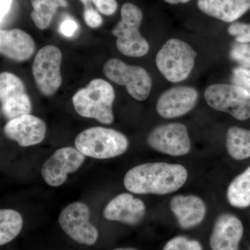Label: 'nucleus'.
Here are the masks:
<instances>
[{
	"label": "nucleus",
	"instance_id": "obj_1",
	"mask_svg": "<svg viewBox=\"0 0 250 250\" xmlns=\"http://www.w3.org/2000/svg\"><path fill=\"white\" fill-rule=\"evenodd\" d=\"M187 178L188 172L183 166L147 163L128 171L125 176L124 186L126 190L135 194L164 195L178 190Z\"/></svg>",
	"mask_w": 250,
	"mask_h": 250
},
{
	"label": "nucleus",
	"instance_id": "obj_2",
	"mask_svg": "<svg viewBox=\"0 0 250 250\" xmlns=\"http://www.w3.org/2000/svg\"><path fill=\"white\" fill-rule=\"evenodd\" d=\"M115 98L113 86L103 79L98 78L79 90L72 97V103L80 116L110 125L114 120L112 107Z\"/></svg>",
	"mask_w": 250,
	"mask_h": 250
},
{
	"label": "nucleus",
	"instance_id": "obj_3",
	"mask_svg": "<svg viewBox=\"0 0 250 250\" xmlns=\"http://www.w3.org/2000/svg\"><path fill=\"white\" fill-rule=\"evenodd\" d=\"M75 147L83 155L98 159L117 157L126 152L129 141L123 133L103 126H95L77 135Z\"/></svg>",
	"mask_w": 250,
	"mask_h": 250
},
{
	"label": "nucleus",
	"instance_id": "obj_4",
	"mask_svg": "<svg viewBox=\"0 0 250 250\" xmlns=\"http://www.w3.org/2000/svg\"><path fill=\"white\" fill-rule=\"evenodd\" d=\"M197 57V52L185 41L171 39L156 54V65L168 82L179 83L190 75Z\"/></svg>",
	"mask_w": 250,
	"mask_h": 250
},
{
	"label": "nucleus",
	"instance_id": "obj_5",
	"mask_svg": "<svg viewBox=\"0 0 250 250\" xmlns=\"http://www.w3.org/2000/svg\"><path fill=\"white\" fill-rule=\"evenodd\" d=\"M143 18L142 11L136 5L126 3L122 6L121 21L112 34L117 38L118 51L126 57H141L149 52V43L139 31Z\"/></svg>",
	"mask_w": 250,
	"mask_h": 250
},
{
	"label": "nucleus",
	"instance_id": "obj_6",
	"mask_svg": "<svg viewBox=\"0 0 250 250\" xmlns=\"http://www.w3.org/2000/svg\"><path fill=\"white\" fill-rule=\"evenodd\" d=\"M207 104L216 111L229 113L238 121L250 118V93L235 84L215 83L205 92Z\"/></svg>",
	"mask_w": 250,
	"mask_h": 250
},
{
	"label": "nucleus",
	"instance_id": "obj_7",
	"mask_svg": "<svg viewBox=\"0 0 250 250\" xmlns=\"http://www.w3.org/2000/svg\"><path fill=\"white\" fill-rule=\"evenodd\" d=\"M104 73L116 84L126 87L128 93L138 101H145L152 90V79L142 67L125 63L118 59L105 62Z\"/></svg>",
	"mask_w": 250,
	"mask_h": 250
},
{
	"label": "nucleus",
	"instance_id": "obj_8",
	"mask_svg": "<svg viewBox=\"0 0 250 250\" xmlns=\"http://www.w3.org/2000/svg\"><path fill=\"white\" fill-rule=\"evenodd\" d=\"M62 52L56 46L46 45L36 54L32 65L33 77L38 89L45 96H52L62 85Z\"/></svg>",
	"mask_w": 250,
	"mask_h": 250
},
{
	"label": "nucleus",
	"instance_id": "obj_9",
	"mask_svg": "<svg viewBox=\"0 0 250 250\" xmlns=\"http://www.w3.org/2000/svg\"><path fill=\"white\" fill-rule=\"evenodd\" d=\"M90 209L83 202H76L67 206L61 212L59 223L67 236L73 241L93 246L98 241V229L90 222Z\"/></svg>",
	"mask_w": 250,
	"mask_h": 250
},
{
	"label": "nucleus",
	"instance_id": "obj_10",
	"mask_svg": "<svg viewBox=\"0 0 250 250\" xmlns=\"http://www.w3.org/2000/svg\"><path fill=\"white\" fill-rule=\"evenodd\" d=\"M147 143L156 152L172 156L186 155L191 149L187 127L178 123L156 126L148 134Z\"/></svg>",
	"mask_w": 250,
	"mask_h": 250
},
{
	"label": "nucleus",
	"instance_id": "obj_11",
	"mask_svg": "<svg viewBox=\"0 0 250 250\" xmlns=\"http://www.w3.org/2000/svg\"><path fill=\"white\" fill-rule=\"evenodd\" d=\"M0 99L1 113L8 121L30 114L31 100L24 83L11 72L0 75Z\"/></svg>",
	"mask_w": 250,
	"mask_h": 250
},
{
	"label": "nucleus",
	"instance_id": "obj_12",
	"mask_svg": "<svg viewBox=\"0 0 250 250\" xmlns=\"http://www.w3.org/2000/svg\"><path fill=\"white\" fill-rule=\"evenodd\" d=\"M85 156L77 148L65 147L57 149L41 168L42 178L47 185L58 187L65 183L67 175L80 168Z\"/></svg>",
	"mask_w": 250,
	"mask_h": 250
},
{
	"label": "nucleus",
	"instance_id": "obj_13",
	"mask_svg": "<svg viewBox=\"0 0 250 250\" xmlns=\"http://www.w3.org/2000/svg\"><path fill=\"white\" fill-rule=\"evenodd\" d=\"M198 100V91L193 87H172L165 90L158 99L156 111L166 119L179 118L191 111L196 106Z\"/></svg>",
	"mask_w": 250,
	"mask_h": 250
},
{
	"label": "nucleus",
	"instance_id": "obj_14",
	"mask_svg": "<svg viewBox=\"0 0 250 250\" xmlns=\"http://www.w3.org/2000/svg\"><path fill=\"white\" fill-rule=\"evenodd\" d=\"M46 131L43 121L31 114L10 120L4 127L5 136L16 141L21 147L39 144L45 139Z\"/></svg>",
	"mask_w": 250,
	"mask_h": 250
},
{
	"label": "nucleus",
	"instance_id": "obj_15",
	"mask_svg": "<svg viewBox=\"0 0 250 250\" xmlns=\"http://www.w3.org/2000/svg\"><path fill=\"white\" fill-rule=\"evenodd\" d=\"M243 225L240 219L231 213L219 215L210 236L211 250H238L243 236Z\"/></svg>",
	"mask_w": 250,
	"mask_h": 250
},
{
	"label": "nucleus",
	"instance_id": "obj_16",
	"mask_svg": "<svg viewBox=\"0 0 250 250\" xmlns=\"http://www.w3.org/2000/svg\"><path fill=\"white\" fill-rule=\"evenodd\" d=\"M144 202L129 193H122L113 198L105 207L103 215L106 220L136 225L146 215Z\"/></svg>",
	"mask_w": 250,
	"mask_h": 250
},
{
	"label": "nucleus",
	"instance_id": "obj_17",
	"mask_svg": "<svg viewBox=\"0 0 250 250\" xmlns=\"http://www.w3.org/2000/svg\"><path fill=\"white\" fill-rule=\"evenodd\" d=\"M170 208L180 228L189 229L198 226L205 218V202L195 195H176L170 202Z\"/></svg>",
	"mask_w": 250,
	"mask_h": 250
},
{
	"label": "nucleus",
	"instance_id": "obj_18",
	"mask_svg": "<svg viewBox=\"0 0 250 250\" xmlns=\"http://www.w3.org/2000/svg\"><path fill=\"white\" fill-rule=\"evenodd\" d=\"M34 39L25 31L19 29L0 31V52L16 62H24L35 52Z\"/></svg>",
	"mask_w": 250,
	"mask_h": 250
},
{
	"label": "nucleus",
	"instance_id": "obj_19",
	"mask_svg": "<svg viewBox=\"0 0 250 250\" xmlns=\"http://www.w3.org/2000/svg\"><path fill=\"white\" fill-rule=\"evenodd\" d=\"M204 14L223 22L233 23L250 10V0H197Z\"/></svg>",
	"mask_w": 250,
	"mask_h": 250
},
{
	"label": "nucleus",
	"instance_id": "obj_20",
	"mask_svg": "<svg viewBox=\"0 0 250 250\" xmlns=\"http://www.w3.org/2000/svg\"><path fill=\"white\" fill-rule=\"evenodd\" d=\"M226 147L229 155L237 161L250 157V129L231 126L227 131Z\"/></svg>",
	"mask_w": 250,
	"mask_h": 250
},
{
	"label": "nucleus",
	"instance_id": "obj_21",
	"mask_svg": "<svg viewBox=\"0 0 250 250\" xmlns=\"http://www.w3.org/2000/svg\"><path fill=\"white\" fill-rule=\"evenodd\" d=\"M229 203L236 208L250 206V166L237 176L229 184L227 191Z\"/></svg>",
	"mask_w": 250,
	"mask_h": 250
},
{
	"label": "nucleus",
	"instance_id": "obj_22",
	"mask_svg": "<svg viewBox=\"0 0 250 250\" xmlns=\"http://www.w3.org/2000/svg\"><path fill=\"white\" fill-rule=\"evenodd\" d=\"M34 11L31 18L38 29L42 30L49 27L52 18L59 7H67V0H31Z\"/></svg>",
	"mask_w": 250,
	"mask_h": 250
},
{
	"label": "nucleus",
	"instance_id": "obj_23",
	"mask_svg": "<svg viewBox=\"0 0 250 250\" xmlns=\"http://www.w3.org/2000/svg\"><path fill=\"white\" fill-rule=\"evenodd\" d=\"M23 226L22 215L16 210H0V246H4L15 239Z\"/></svg>",
	"mask_w": 250,
	"mask_h": 250
},
{
	"label": "nucleus",
	"instance_id": "obj_24",
	"mask_svg": "<svg viewBox=\"0 0 250 250\" xmlns=\"http://www.w3.org/2000/svg\"><path fill=\"white\" fill-rule=\"evenodd\" d=\"M229 57L241 67L250 69V44L236 42L231 47Z\"/></svg>",
	"mask_w": 250,
	"mask_h": 250
},
{
	"label": "nucleus",
	"instance_id": "obj_25",
	"mask_svg": "<svg viewBox=\"0 0 250 250\" xmlns=\"http://www.w3.org/2000/svg\"><path fill=\"white\" fill-rule=\"evenodd\" d=\"M163 250H203L200 242L190 239L188 237H174L167 242Z\"/></svg>",
	"mask_w": 250,
	"mask_h": 250
},
{
	"label": "nucleus",
	"instance_id": "obj_26",
	"mask_svg": "<svg viewBox=\"0 0 250 250\" xmlns=\"http://www.w3.org/2000/svg\"><path fill=\"white\" fill-rule=\"evenodd\" d=\"M229 35L236 38V42L250 43V24L234 22L228 28Z\"/></svg>",
	"mask_w": 250,
	"mask_h": 250
},
{
	"label": "nucleus",
	"instance_id": "obj_27",
	"mask_svg": "<svg viewBox=\"0 0 250 250\" xmlns=\"http://www.w3.org/2000/svg\"><path fill=\"white\" fill-rule=\"evenodd\" d=\"M85 8L88 7L90 3H93L97 9L105 16H111L118 9L116 0H80Z\"/></svg>",
	"mask_w": 250,
	"mask_h": 250
},
{
	"label": "nucleus",
	"instance_id": "obj_28",
	"mask_svg": "<svg viewBox=\"0 0 250 250\" xmlns=\"http://www.w3.org/2000/svg\"><path fill=\"white\" fill-rule=\"evenodd\" d=\"M233 84L238 85L250 93V70L244 67H237L233 70Z\"/></svg>",
	"mask_w": 250,
	"mask_h": 250
},
{
	"label": "nucleus",
	"instance_id": "obj_29",
	"mask_svg": "<svg viewBox=\"0 0 250 250\" xmlns=\"http://www.w3.org/2000/svg\"><path fill=\"white\" fill-rule=\"evenodd\" d=\"M84 20L85 24L90 28L100 27L103 23V18L93 8H85L84 11Z\"/></svg>",
	"mask_w": 250,
	"mask_h": 250
},
{
	"label": "nucleus",
	"instance_id": "obj_30",
	"mask_svg": "<svg viewBox=\"0 0 250 250\" xmlns=\"http://www.w3.org/2000/svg\"><path fill=\"white\" fill-rule=\"evenodd\" d=\"M78 25L75 21L72 19H66L62 21L59 26V31L65 37H71L77 31Z\"/></svg>",
	"mask_w": 250,
	"mask_h": 250
},
{
	"label": "nucleus",
	"instance_id": "obj_31",
	"mask_svg": "<svg viewBox=\"0 0 250 250\" xmlns=\"http://www.w3.org/2000/svg\"><path fill=\"white\" fill-rule=\"evenodd\" d=\"M13 0H0V21L2 24L3 21L9 14L12 5Z\"/></svg>",
	"mask_w": 250,
	"mask_h": 250
},
{
	"label": "nucleus",
	"instance_id": "obj_32",
	"mask_svg": "<svg viewBox=\"0 0 250 250\" xmlns=\"http://www.w3.org/2000/svg\"><path fill=\"white\" fill-rule=\"evenodd\" d=\"M167 4H187L189 2L190 0H164Z\"/></svg>",
	"mask_w": 250,
	"mask_h": 250
},
{
	"label": "nucleus",
	"instance_id": "obj_33",
	"mask_svg": "<svg viewBox=\"0 0 250 250\" xmlns=\"http://www.w3.org/2000/svg\"><path fill=\"white\" fill-rule=\"evenodd\" d=\"M112 250H139L135 249V248H116V249Z\"/></svg>",
	"mask_w": 250,
	"mask_h": 250
},
{
	"label": "nucleus",
	"instance_id": "obj_34",
	"mask_svg": "<svg viewBox=\"0 0 250 250\" xmlns=\"http://www.w3.org/2000/svg\"></svg>",
	"mask_w": 250,
	"mask_h": 250
}]
</instances>
